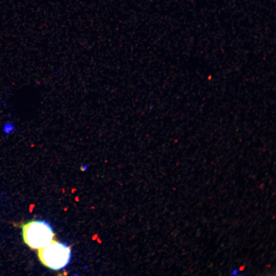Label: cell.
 <instances>
[{"instance_id":"6da1fadb","label":"cell","mask_w":276,"mask_h":276,"mask_svg":"<svg viewBox=\"0 0 276 276\" xmlns=\"http://www.w3.org/2000/svg\"><path fill=\"white\" fill-rule=\"evenodd\" d=\"M38 256L44 266L57 270L67 265L71 251L67 245L53 240L47 246L38 249Z\"/></svg>"},{"instance_id":"7a4b0ae2","label":"cell","mask_w":276,"mask_h":276,"mask_svg":"<svg viewBox=\"0 0 276 276\" xmlns=\"http://www.w3.org/2000/svg\"><path fill=\"white\" fill-rule=\"evenodd\" d=\"M22 229L24 242L33 249L47 246L55 235L50 225L44 221H30L23 225Z\"/></svg>"},{"instance_id":"3957f363","label":"cell","mask_w":276,"mask_h":276,"mask_svg":"<svg viewBox=\"0 0 276 276\" xmlns=\"http://www.w3.org/2000/svg\"><path fill=\"white\" fill-rule=\"evenodd\" d=\"M16 130L15 124L13 122H5L2 127L3 133L6 135H9L13 133Z\"/></svg>"},{"instance_id":"277c9868","label":"cell","mask_w":276,"mask_h":276,"mask_svg":"<svg viewBox=\"0 0 276 276\" xmlns=\"http://www.w3.org/2000/svg\"><path fill=\"white\" fill-rule=\"evenodd\" d=\"M231 274L232 275H240L239 269L238 267L233 269L231 271Z\"/></svg>"}]
</instances>
